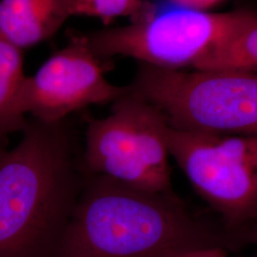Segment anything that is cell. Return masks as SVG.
Here are the masks:
<instances>
[{
	"instance_id": "1",
	"label": "cell",
	"mask_w": 257,
	"mask_h": 257,
	"mask_svg": "<svg viewBox=\"0 0 257 257\" xmlns=\"http://www.w3.org/2000/svg\"><path fill=\"white\" fill-rule=\"evenodd\" d=\"M239 230L216 229L175 193H150L97 175L79 193L56 257H164L233 245Z\"/></svg>"
},
{
	"instance_id": "2",
	"label": "cell",
	"mask_w": 257,
	"mask_h": 257,
	"mask_svg": "<svg viewBox=\"0 0 257 257\" xmlns=\"http://www.w3.org/2000/svg\"><path fill=\"white\" fill-rule=\"evenodd\" d=\"M64 123L28 120L19 144L0 150V257H37L64 230L79 195Z\"/></svg>"
},
{
	"instance_id": "3",
	"label": "cell",
	"mask_w": 257,
	"mask_h": 257,
	"mask_svg": "<svg viewBox=\"0 0 257 257\" xmlns=\"http://www.w3.org/2000/svg\"><path fill=\"white\" fill-rule=\"evenodd\" d=\"M128 86L175 130L257 136V72H184L140 64Z\"/></svg>"
},
{
	"instance_id": "4",
	"label": "cell",
	"mask_w": 257,
	"mask_h": 257,
	"mask_svg": "<svg viewBox=\"0 0 257 257\" xmlns=\"http://www.w3.org/2000/svg\"><path fill=\"white\" fill-rule=\"evenodd\" d=\"M169 128L163 112L128 86L108 116L88 120L84 163L94 175L138 190L173 193Z\"/></svg>"
},
{
	"instance_id": "5",
	"label": "cell",
	"mask_w": 257,
	"mask_h": 257,
	"mask_svg": "<svg viewBox=\"0 0 257 257\" xmlns=\"http://www.w3.org/2000/svg\"><path fill=\"white\" fill-rule=\"evenodd\" d=\"M257 21L250 11L206 13L182 8L148 16L137 22L83 34L103 60L127 56L140 64L168 70L192 66L242 29Z\"/></svg>"
},
{
	"instance_id": "6",
	"label": "cell",
	"mask_w": 257,
	"mask_h": 257,
	"mask_svg": "<svg viewBox=\"0 0 257 257\" xmlns=\"http://www.w3.org/2000/svg\"><path fill=\"white\" fill-rule=\"evenodd\" d=\"M170 156L231 230L257 222V136L168 131Z\"/></svg>"
},
{
	"instance_id": "7",
	"label": "cell",
	"mask_w": 257,
	"mask_h": 257,
	"mask_svg": "<svg viewBox=\"0 0 257 257\" xmlns=\"http://www.w3.org/2000/svg\"><path fill=\"white\" fill-rule=\"evenodd\" d=\"M103 59L81 35L48 58L37 73L27 76L21 107L34 119L56 123L91 105L113 103L128 91L106 78Z\"/></svg>"
},
{
	"instance_id": "8",
	"label": "cell",
	"mask_w": 257,
	"mask_h": 257,
	"mask_svg": "<svg viewBox=\"0 0 257 257\" xmlns=\"http://www.w3.org/2000/svg\"><path fill=\"white\" fill-rule=\"evenodd\" d=\"M75 17V0H0V36L22 51L52 38Z\"/></svg>"
},
{
	"instance_id": "9",
	"label": "cell",
	"mask_w": 257,
	"mask_h": 257,
	"mask_svg": "<svg viewBox=\"0 0 257 257\" xmlns=\"http://www.w3.org/2000/svg\"><path fill=\"white\" fill-rule=\"evenodd\" d=\"M26 78L22 50L0 36V150L6 148L10 135L27 126L21 107Z\"/></svg>"
},
{
	"instance_id": "10",
	"label": "cell",
	"mask_w": 257,
	"mask_h": 257,
	"mask_svg": "<svg viewBox=\"0 0 257 257\" xmlns=\"http://www.w3.org/2000/svg\"><path fill=\"white\" fill-rule=\"evenodd\" d=\"M193 68L198 71L257 72V21L208 51Z\"/></svg>"
},
{
	"instance_id": "11",
	"label": "cell",
	"mask_w": 257,
	"mask_h": 257,
	"mask_svg": "<svg viewBox=\"0 0 257 257\" xmlns=\"http://www.w3.org/2000/svg\"><path fill=\"white\" fill-rule=\"evenodd\" d=\"M156 11L147 0H75V16L100 19L105 24L117 19L137 22Z\"/></svg>"
},
{
	"instance_id": "12",
	"label": "cell",
	"mask_w": 257,
	"mask_h": 257,
	"mask_svg": "<svg viewBox=\"0 0 257 257\" xmlns=\"http://www.w3.org/2000/svg\"><path fill=\"white\" fill-rule=\"evenodd\" d=\"M164 257H228L226 248L221 247L188 249Z\"/></svg>"
},
{
	"instance_id": "13",
	"label": "cell",
	"mask_w": 257,
	"mask_h": 257,
	"mask_svg": "<svg viewBox=\"0 0 257 257\" xmlns=\"http://www.w3.org/2000/svg\"><path fill=\"white\" fill-rule=\"evenodd\" d=\"M172 1L182 8L203 11L204 9L213 6L220 0H172Z\"/></svg>"
},
{
	"instance_id": "14",
	"label": "cell",
	"mask_w": 257,
	"mask_h": 257,
	"mask_svg": "<svg viewBox=\"0 0 257 257\" xmlns=\"http://www.w3.org/2000/svg\"><path fill=\"white\" fill-rule=\"evenodd\" d=\"M257 257V256H256Z\"/></svg>"
}]
</instances>
